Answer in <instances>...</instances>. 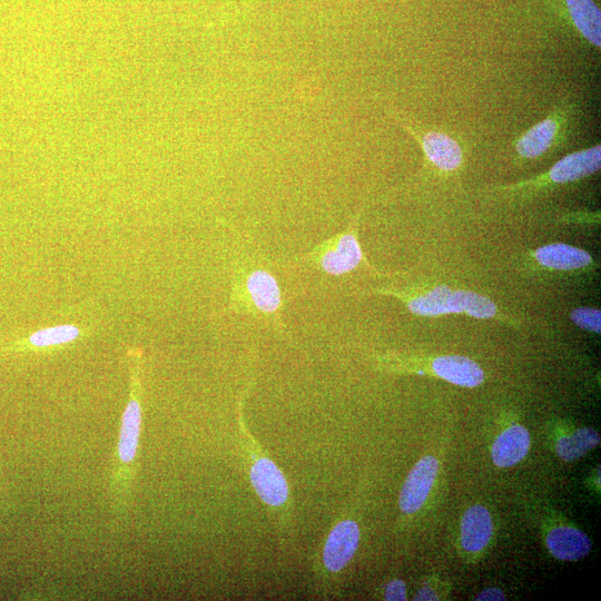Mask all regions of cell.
I'll return each instance as SVG.
<instances>
[{
  "instance_id": "obj_1",
  "label": "cell",
  "mask_w": 601,
  "mask_h": 601,
  "mask_svg": "<svg viewBox=\"0 0 601 601\" xmlns=\"http://www.w3.org/2000/svg\"><path fill=\"white\" fill-rule=\"evenodd\" d=\"M126 359L130 373V396L122 416L110 479L112 510L121 517L126 516L132 507L143 422L142 351L132 348L127 351Z\"/></svg>"
},
{
  "instance_id": "obj_2",
  "label": "cell",
  "mask_w": 601,
  "mask_h": 601,
  "mask_svg": "<svg viewBox=\"0 0 601 601\" xmlns=\"http://www.w3.org/2000/svg\"><path fill=\"white\" fill-rule=\"evenodd\" d=\"M408 308L421 317L465 312L476 319H491L497 314L496 304L484 295L471 291H452L448 287H438L410 300Z\"/></svg>"
},
{
  "instance_id": "obj_3",
  "label": "cell",
  "mask_w": 601,
  "mask_h": 601,
  "mask_svg": "<svg viewBox=\"0 0 601 601\" xmlns=\"http://www.w3.org/2000/svg\"><path fill=\"white\" fill-rule=\"evenodd\" d=\"M311 255L323 272L334 277L357 269L363 260L360 243L353 232L339 235L338 238L320 246V249Z\"/></svg>"
},
{
  "instance_id": "obj_4",
  "label": "cell",
  "mask_w": 601,
  "mask_h": 601,
  "mask_svg": "<svg viewBox=\"0 0 601 601\" xmlns=\"http://www.w3.org/2000/svg\"><path fill=\"white\" fill-rule=\"evenodd\" d=\"M438 471L439 462L432 456L422 458L413 467L400 492L399 507L403 514H415L425 505L430 491L435 485Z\"/></svg>"
},
{
  "instance_id": "obj_5",
  "label": "cell",
  "mask_w": 601,
  "mask_h": 601,
  "mask_svg": "<svg viewBox=\"0 0 601 601\" xmlns=\"http://www.w3.org/2000/svg\"><path fill=\"white\" fill-rule=\"evenodd\" d=\"M587 42L600 47L601 14L595 0H548Z\"/></svg>"
},
{
  "instance_id": "obj_6",
  "label": "cell",
  "mask_w": 601,
  "mask_h": 601,
  "mask_svg": "<svg viewBox=\"0 0 601 601\" xmlns=\"http://www.w3.org/2000/svg\"><path fill=\"white\" fill-rule=\"evenodd\" d=\"M88 336L81 325L66 323L39 329L21 341L13 344L14 352H52L70 346Z\"/></svg>"
},
{
  "instance_id": "obj_7",
  "label": "cell",
  "mask_w": 601,
  "mask_h": 601,
  "mask_svg": "<svg viewBox=\"0 0 601 601\" xmlns=\"http://www.w3.org/2000/svg\"><path fill=\"white\" fill-rule=\"evenodd\" d=\"M360 529L357 522L341 521L332 529L323 550L324 566L331 573H339L357 553Z\"/></svg>"
},
{
  "instance_id": "obj_8",
  "label": "cell",
  "mask_w": 601,
  "mask_h": 601,
  "mask_svg": "<svg viewBox=\"0 0 601 601\" xmlns=\"http://www.w3.org/2000/svg\"><path fill=\"white\" fill-rule=\"evenodd\" d=\"M252 486L256 494L271 507H281L289 498L287 479L282 471L268 458L254 463L250 472Z\"/></svg>"
},
{
  "instance_id": "obj_9",
  "label": "cell",
  "mask_w": 601,
  "mask_h": 601,
  "mask_svg": "<svg viewBox=\"0 0 601 601\" xmlns=\"http://www.w3.org/2000/svg\"><path fill=\"white\" fill-rule=\"evenodd\" d=\"M600 145L591 149L575 152L560 160L548 173L551 182L566 184L575 182L600 170Z\"/></svg>"
},
{
  "instance_id": "obj_10",
  "label": "cell",
  "mask_w": 601,
  "mask_h": 601,
  "mask_svg": "<svg viewBox=\"0 0 601 601\" xmlns=\"http://www.w3.org/2000/svg\"><path fill=\"white\" fill-rule=\"evenodd\" d=\"M245 291L254 308L264 314H277L282 305L278 280L264 270L250 272L245 280Z\"/></svg>"
},
{
  "instance_id": "obj_11",
  "label": "cell",
  "mask_w": 601,
  "mask_h": 601,
  "mask_svg": "<svg viewBox=\"0 0 601 601\" xmlns=\"http://www.w3.org/2000/svg\"><path fill=\"white\" fill-rule=\"evenodd\" d=\"M549 553L561 561H577L590 554V538L585 532L573 527H557L547 536Z\"/></svg>"
},
{
  "instance_id": "obj_12",
  "label": "cell",
  "mask_w": 601,
  "mask_h": 601,
  "mask_svg": "<svg viewBox=\"0 0 601 601\" xmlns=\"http://www.w3.org/2000/svg\"><path fill=\"white\" fill-rule=\"evenodd\" d=\"M494 525L490 512L484 506L469 508L461 521V545L469 553L484 550L492 537Z\"/></svg>"
},
{
  "instance_id": "obj_13",
  "label": "cell",
  "mask_w": 601,
  "mask_h": 601,
  "mask_svg": "<svg viewBox=\"0 0 601 601\" xmlns=\"http://www.w3.org/2000/svg\"><path fill=\"white\" fill-rule=\"evenodd\" d=\"M432 368L438 377L463 388H477L485 381L484 371L466 357H440L433 361Z\"/></svg>"
},
{
  "instance_id": "obj_14",
  "label": "cell",
  "mask_w": 601,
  "mask_h": 601,
  "mask_svg": "<svg viewBox=\"0 0 601 601\" xmlns=\"http://www.w3.org/2000/svg\"><path fill=\"white\" fill-rule=\"evenodd\" d=\"M530 449V435L522 426H512L501 433L492 447L491 457L495 465L508 468L524 460Z\"/></svg>"
},
{
  "instance_id": "obj_15",
  "label": "cell",
  "mask_w": 601,
  "mask_h": 601,
  "mask_svg": "<svg viewBox=\"0 0 601 601\" xmlns=\"http://www.w3.org/2000/svg\"><path fill=\"white\" fill-rule=\"evenodd\" d=\"M415 137V136H413ZM416 140L422 146L429 161L442 171H455L462 163L461 147L452 137L439 133L429 132Z\"/></svg>"
},
{
  "instance_id": "obj_16",
  "label": "cell",
  "mask_w": 601,
  "mask_h": 601,
  "mask_svg": "<svg viewBox=\"0 0 601 601\" xmlns=\"http://www.w3.org/2000/svg\"><path fill=\"white\" fill-rule=\"evenodd\" d=\"M537 261L545 268L554 270H577L591 263V256L584 250L567 244H550L536 251Z\"/></svg>"
},
{
  "instance_id": "obj_17",
  "label": "cell",
  "mask_w": 601,
  "mask_h": 601,
  "mask_svg": "<svg viewBox=\"0 0 601 601\" xmlns=\"http://www.w3.org/2000/svg\"><path fill=\"white\" fill-rule=\"evenodd\" d=\"M559 126V122L553 116L532 126L518 140L516 145L518 154L526 159H536L546 153L557 139Z\"/></svg>"
},
{
  "instance_id": "obj_18",
  "label": "cell",
  "mask_w": 601,
  "mask_h": 601,
  "mask_svg": "<svg viewBox=\"0 0 601 601\" xmlns=\"http://www.w3.org/2000/svg\"><path fill=\"white\" fill-rule=\"evenodd\" d=\"M600 435L593 428L576 430L569 436L561 437L556 446L558 456L564 461H575L600 445Z\"/></svg>"
},
{
  "instance_id": "obj_19",
  "label": "cell",
  "mask_w": 601,
  "mask_h": 601,
  "mask_svg": "<svg viewBox=\"0 0 601 601\" xmlns=\"http://www.w3.org/2000/svg\"><path fill=\"white\" fill-rule=\"evenodd\" d=\"M571 320L579 328L600 334L601 312L598 309L579 308L571 312Z\"/></svg>"
},
{
  "instance_id": "obj_20",
  "label": "cell",
  "mask_w": 601,
  "mask_h": 601,
  "mask_svg": "<svg viewBox=\"0 0 601 601\" xmlns=\"http://www.w3.org/2000/svg\"><path fill=\"white\" fill-rule=\"evenodd\" d=\"M384 599L389 601H405L407 600V586L405 581L400 579L393 580L387 586Z\"/></svg>"
},
{
  "instance_id": "obj_21",
  "label": "cell",
  "mask_w": 601,
  "mask_h": 601,
  "mask_svg": "<svg viewBox=\"0 0 601 601\" xmlns=\"http://www.w3.org/2000/svg\"><path fill=\"white\" fill-rule=\"evenodd\" d=\"M506 599L504 591L499 588H488L476 598L478 601H505Z\"/></svg>"
},
{
  "instance_id": "obj_22",
  "label": "cell",
  "mask_w": 601,
  "mask_h": 601,
  "mask_svg": "<svg viewBox=\"0 0 601 601\" xmlns=\"http://www.w3.org/2000/svg\"><path fill=\"white\" fill-rule=\"evenodd\" d=\"M415 600H438V596L431 588H421Z\"/></svg>"
}]
</instances>
